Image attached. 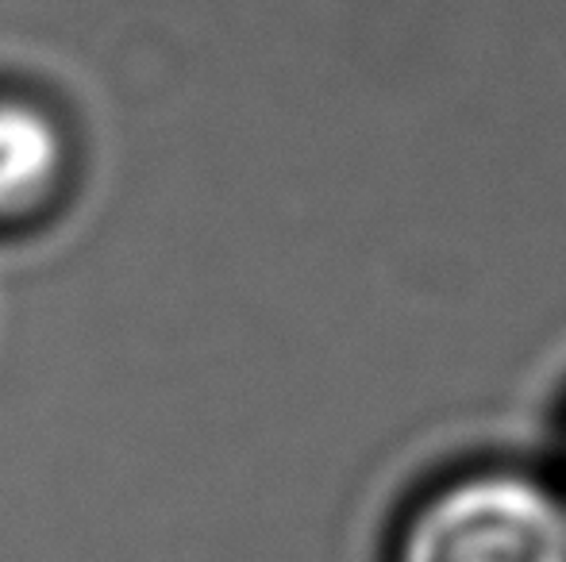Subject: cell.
Masks as SVG:
<instances>
[{
	"label": "cell",
	"instance_id": "6da1fadb",
	"mask_svg": "<svg viewBox=\"0 0 566 562\" xmlns=\"http://www.w3.org/2000/svg\"><path fill=\"white\" fill-rule=\"evenodd\" d=\"M389 562H566V486L513 463L467 466L405 509Z\"/></svg>",
	"mask_w": 566,
	"mask_h": 562
},
{
	"label": "cell",
	"instance_id": "7a4b0ae2",
	"mask_svg": "<svg viewBox=\"0 0 566 562\" xmlns=\"http://www.w3.org/2000/svg\"><path fill=\"white\" fill-rule=\"evenodd\" d=\"M74 178V136L35 93L0 89V232H20L62 204Z\"/></svg>",
	"mask_w": 566,
	"mask_h": 562
}]
</instances>
